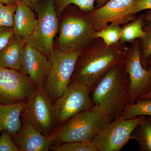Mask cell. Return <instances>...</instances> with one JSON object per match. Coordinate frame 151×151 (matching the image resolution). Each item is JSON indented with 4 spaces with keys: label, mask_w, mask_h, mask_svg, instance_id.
I'll return each instance as SVG.
<instances>
[{
    "label": "cell",
    "mask_w": 151,
    "mask_h": 151,
    "mask_svg": "<svg viewBox=\"0 0 151 151\" xmlns=\"http://www.w3.org/2000/svg\"><path fill=\"white\" fill-rule=\"evenodd\" d=\"M25 44L24 39L14 34L0 51V67L20 71L22 54Z\"/></svg>",
    "instance_id": "e0dca14e"
},
{
    "label": "cell",
    "mask_w": 151,
    "mask_h": 151,
    "mask_svg": "<svg viewBox=\"0 0 151 151\" xmlns=\"http://www.w3.org/2000/svg\"><path fill=\"white\" fill-rule=\"evenodd\" d=\"M145 35L139 39V46L141 50V63L144 68H147L148 60L151 55V22H148L143 28Z\"/></svg>",
    "instance_id": "603a6c76"
},
{
    "label": "cell",
    "mask_w": 151,
    "mask_h": 151,
    "mask_svg": "<svg viewBox=\"0 0 151 151\" xmlns=\"http://www.w3.org/2000/svg\"><path fill=\"white\" fill-rule=\"evenodd\" d=\"M27 5L30 7L32 10L34 9L36 6L39 3L40 0H22Z\"/></svg>",
    "instance_id": "f1b7e54d"
},
{
    "label": "cell",
    "mask_w": 151,
    "mask_h": 151,
    "mask_svg": "<svg viewBox=\"0 0 151 151\" xmlns=\"http://www.w3.org/2000/svg\"><path fill=\"white\" fill-rule=\"evenodd\" d=\"M145 15L146 18L148 22H151V9L148 10L146 12Z\"/></svg>",
    "instance_id": "d6a6232c"
},
{
    "label": "cell",
    "mask_w": 151,
    "mask_h": 151,
    "mask_svg": "<svg viewBox=\"0 0 151 151\" xmlns=\"http://www.w3.org/2000/svg\"><path fill=\"white\" fill-rule=\"evenodd\" d=\"M14 34L13 28L3 27L0 28V51L9 43Z\"/></svg>",
    "instance_id": "4316f807"
},
{
    "label": "cell",
    "mask_w": 151,
    "mask_h": 151,
    "mask_svg": "<svg viewBox=\"0 0 151 151\" xmlns=\"http://www.w3.org/2000/svg\"><path fill=\"white\" fill-rule=\"evenodd\" d=\"M96 0H54L55 7L57 15L59 18L65 9L73 4L81 10L90 12L95 9L94 3Z\"/></svg>",
    "instance_id": "7402d4cb"
},
{
    "label": "cell",
    "mask_w": 151,
    "mask_h": 151,
    "mask_svg": "<svg viewBox=\"0 0 151 151\" xmlns=\"http://www.w3.org/2000/svg\"><path fill=\"white\" fill-rule=\"evenodd\" d=\"M141 116H151V100H138L133 104H127L119 116L129 119Z\"/></svg>",
    "instance_id": "ffe728a7"
},
{
    "label": "cell",
    "mask_w": 151,
    "mask_h": 151,
    "mask_svg": "<svg viewBox=\"0 0 151 151\" xmlns=\"http://www.w3.org/2000/svg\"><path fill=\"white\" fill-rule=\"evenodd\" d=\"M49 68L48 58L26 43L22 54L21 72L28 76L37 88H43Z\"/></svg>",
    "instance_id": "4fadbf2b"
},
{
    "label": "cell",
    "mask_w": 151,
    "mask_h": 151,
    "mask_svg": "<svg viewBox=\"0 0 151 151\" xmlns=\"http://www.w3.org/2000/svg\"><path fill=\"white\" fill-rule=\"evenodd\" d=\"M111 122L110 117L95 105L70 117L57 127L52 134V145L68 142H91Z\"/></svg>",
    "instance_id": "277c9868"
},
{
    "label": "cell",
    "mask_w": 151,
    "mask_h": 151,
    "mask_svg": "<svg viewBox=\"0 0 151 151\" xmlns=\"http://www.w3.org/2000/svg\"><path fill=\"white\" fill-rule=\"evenodd\" d=\"M37 89L20 71L0 67V105L26 103Z\"/></svg>",
    "instance_id": "8fae6325"
},
{
    "label": "cell",
    "mask_w": 151,
    "mask_h": 151,
    "mask_svg": "<svg viewBox=\"0 0 151 151\" xmlns=\"http://www.w3.org/2000/svg\"><path fill=\"white\" fill-rule=\"evenodd\" d=\"M21 116L44 136H51L56 129L53 104L43 88H37L25 103Z\"/></svg>",
    "instance_id": "9c48e42d"
},
{
    "label": "cell",
    "mask_w": 151,
    "mask_h": 151,
    "mask_svg": "<svg viewBox=\"0 0 151 151\" xmlns=\"http://www.w3.org/2000/svg\"><path fill=\"white\" fill-rule=\"evenodd\" d=\"M145 15H140L132 21L123 25L121 28V36L119 42L124 45L131 43L137 39L145 35L143 28L148 23Z\"/></svg>",
    "instance_id": "ac0fdd59"
},
{
    "label": "cell",
    "mask_w": 151,
    "mask_h": 151,
    "mask_svg": "<svg viewBox=\"0 0 151 151\" xmlns=\"http://www.w3.org/2000/svg\"><path fill=\"white\" fill-rule=\"evenodd\" d=\"M134 0H108L104 5L90 12L94 29L100 30L109 23L121 25L136 18L131 13Z\"/></svg>",
    "instance_id": "7c38bea8"
},
{
    "label": "cell",
    "mask_w": 151,
    "mask_h": 151,
    "mask_svg": "<svg viewBox=\"0 0 151 151\" xmlns=\"http://www.w3.org/2000/svg\"><path fill=\"white\" fill-rule=\"evenodd\" d=\"M145 116L124 119L116 118L95 137L92 143L99 151H119L132 139L133 130L142 123Z\"/></svg>",
    "instance_id": "30bf717a"
},
{
    "label": "cell",
    "mask_w": 151,
    "mask_h": 151,
    "mask_svg": "<svg viewBox=\"0 0 151 151\" xmlns=\"http://www.w3.org/2000/svg\"><path fill=\"white\" fill-rule=\"evenodd\" d=\"M18 1L19 0H0V2L6 5H10L16 4Z\"/></svg>",
    "instance_id": "1f68e13d"
},
{
    "label": "cell",
    "mask_w": 151,
    "mask_h": 151,
    "mask_svg": "<svg viewBox=\"0 0 151 151\" xmlns=\"http://www.w3.org/2000/svg\"><path fill=\"white\" fill-rule=\"evenodd\" d=\"M21 130L12 139L20 151H48L53 142L52 135L44 136L27 120L22 118Z\"/></svg>",
    "instance_id": "5bb4252c"
},
{
    "label": "cell",
    "mask_w": 151,
    "mask_h": 151,
    "mask_svg": "<svg viewBox=\"0 0 151 151\" xmlns=\"http://www.w3.org/2000/svg\"><path fill=\"white\" fill-rule=\"evenodd\" d=\"M0 151H20L6 130L3 131L0 135Z\"/></svg>",
    "instance_id": "484cf974"
},
{
    "label": "cell",
    "mask_w": 151,
    "mask_h": 151,
    "mask_svg": "<svg viewBox=\"0 0 151 151\" xmlns=\"http://www.w3.org/2000/svg\"><path fill=\"white\" fill-rule=\"evenodd\" d=\"M50 150L53 151H99L92 142H68L58 145L51 146Z\"/></svg>",
    "instance_id": "cb8c5ba5"
},
{
    "label": "cell",
    "mask_w": 151,
    "mask_h": 151,
    "mask_svg": "<svg viewBox=\"0 0 151 151\" xmlns=\"http://www.w3.org/2000/svg\"><path fill=\"white\" fill-rule=\"evenodd\" d=\"M126 46L119 42L108 46L95 38L78 56L70 80L92 88L112 68L124 63Z\"/></svg>",
    "instance_id": "6da1fadb"
},
{
    "label": "cell",
    "mask_w": 151,
    "mask_h": 151,
    "mask_svg": "<svg viewBox=\"0 0 151 151\" xmlns=\"http://www.w3.org/2000/svg\"><path fill=\"white\" fill-rule=\"evenodd\" d=\"M121 25L109 23L102 29L96 31L94 38L102 39L108 46H111L119 42L121 36Z\"/></svg>",
    "instance_id": "44dd1931"
},
{
    "label": "cell",
    "mask_w": 151,
    "mask_h": 151,
    "mask_svg": "<svg viewBox=\"0 0 151 151\" xmlns=\"http://www.w3.org/2000/svg\"><path fill=\"white\" fill-rule=\"evenodd\" d=\"M17 8L16 4L6 5L0 2V28H13L14 15Z\"/></svg>",
    "instance_id": "d4e9b609"
},
{
    "label": "cell",
    "mask_w": 151,
    "mask_h": 151,
    "mask_svg": "<svg viewBox=\"0 0 151 151\" xmlns=\"http://www.w3.org/2000/svg\"><path fill=\"white\" fill-rule=\"evenodd\" d=\"M81 52H65L53 48L48 57L50 68L43 89L53 104L64 92L71 80Z\"/></svg>",
    "instance_id": "5b68a950"
},
{
    "label": "cell",
    "mask_w": 151,
    "mask_h": 151,
    "mask_svg": "<svg viewBox=\"0 0 151 151\" xmlns=\"http://www.w3.org/2000/svg\"><path fill=\"white\" fill-rule=\"evenodd\" d=\"M25 103L0 105V135L6 130L12 139L20 131L22 126L21 113Z\"/></svg>",
    "instance_id": "2e32d148"
},
{
    "label": "cell",
    "mask_w": 151,
    "mask_h": 151,
    "mask_svg": "<svg viewBox=\"0 0 151 151\" xmlns=\"http://www.w3.org/2000/svg\"><path fill=\"white\" fill-rule=\"evenodd\" d=\"M92 89L70 80L63 94L53 104L56 128L75 114L94 107L91 97Z\"/></svg>",
    "instance_id": "52a82bcc"
},
{
    "label": "cell",
    "mask_w": 151,
    "mask_h": 151,
    "mask_svg": "<svg viewBox=\"0 0 151 151\" xmlns=\"http://www.w3.org/2000/svg\"><path fill=\"white\" fill-rule=\"evenodd\" d=\"M126 53L124 63L130 78L128 104H133L139 97L151 91V65L147 69L142 66L139 39L127 45Z\"/></svg>",
    "instance_id": "ba28073f"
},
{
    "label": "cell",
    "mask_w": 151,
    "mask_h": 151,
    "mask_svg": "<svg viewBox=\"0 0 151 151\" xmlns=\"http://www.w3.org/2000/svg\"><path fill=\"white\" fill-rule=\"evenodd\" d=\"M108 0H96L95 2H96V6L95 9L99 8L100 7L104 5V4L107 2Z\"/></svg>",
    "instance_id": "4dcf8cb0"
},
{
    "label": "cell",
    "mask_w": 151,
    "mask_h": 151,
    "mask_svg": "<svg viewBox=\"0 0 151 151\" xmlns=\"http://www.w3.org/2000/svg\"><path fill=\"white\" fill-rule=\"evenodd\" d=\"M37 23L32 34L26 38V43L36 48L47 57L54 48V40L59 30V18L55 7L54 0H46L34 9Z\"/></svg>",
    "instance_id": "8992f818"
},
{
    "label": "cell",
    "mask_w": 151,
    "mask_h": 151,
    "mask_svg": "<svg viewBox=\"0 0 151 151\" xmlns=\"http://www.w3.org/2000/svg\"><path fill=\"white\" fill-rule=\"evenodd\" d=\"M75 6H68L59 17L56 48L61 51L81 52L95 39L91 14Z\"/></svg>",
    "instance_id": "3957f363"
},
{
    "label": "cell",
    "mask_w": 151,
    "mask_h": 151,
    "mask_svg": "<svg viewBox=\"0 0 151 151\" xmlns=\"http://www.w3.org/2000/svg\"><path fill=\"white\" fill-rule=\"evenodd\" d=\"M151 9V0H134L133 3L131 13L133 15L141 11Z\"/></svg>",
    "instance_id": "83f0119b"
},
{
    "label": "cell",
    "mask_w": 151,
    "mask_h": 151,
    "mask_svg": "<svg viewBox=\"0 0 151 151\" xmlns=\"http://www.w3.org/2000/svg\"><path fill=\"white\" fill-rule=\"evenodd\" d=\"M151 65V55L148 60V65ZM151 100V91L148 94L139 97L137 100Z\"/></svg>",
    "instance_id": "f546056e"
},
{
    "label": "cell",
    "mask_w": 151,
    "mask_h": 151,
    "mask_svg": "<svg viewBox=\"0 0 151 151\" xmlns=\"http://www.w3.org/2000/svg\"><path fill=\"white\" fill-rule=\"evenodd\" d=\"M130 78L124 63L113 67L92 88L91 97L111 122L120 116L128 104Z\"/></svg>",
    "instance_id": "7a4b0ae2"
},
{
    "label": "cell",
    "mask_w": 151,
    "mask_h": 151,
    "mask_svg": "<svg viewBox=\"0 0 151 151\" xmlns=\"http://www.w3.org/2000/svg\"><path fill=\"white\" fill-rule=\"evenodd\" d=\"M17 8L14 15L13 28L15 34L25 39L32 34L37 23L32 9L22 0L16 3Z\"/></svg>",
    "instance_id": "9a60e30c"
},
{
    "label": "cell",
    "mask_w": 151,
    "mask_h": 151,
    "mask_svg": "<svg viewBox=\"0 0 151 151\" xmlns=\"http://www.w3.org/2000/svg\"><path fill=\"white\" fill-rule=\"evenodd\" d=\"M131 136L132 139L139 143L140 151H151V116H145L144 122L135 127Z\"/></svg>",
    "instance_id": "d6986e66"
}]
</instances>
